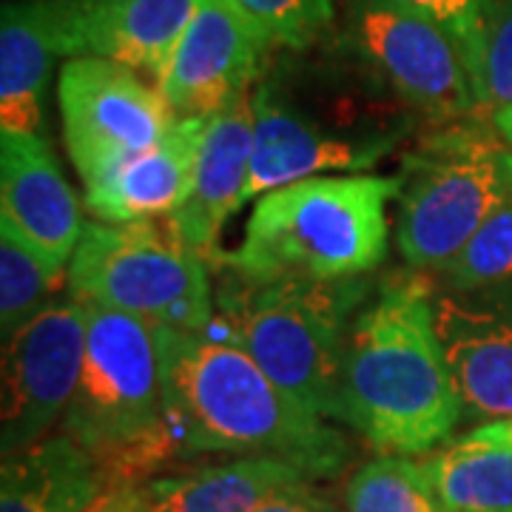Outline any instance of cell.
Here are the masks:
<instances>
[{
    "mask_svg": "<svg viewBox=\"0 0 512 512\" xmlns=\"http://www.w3.org/2000/svg\"><path fill=\"white\" fill-rule=\"evenodd\" d=\"M353 43L427 117L453 120L481 109L456 40L402 0H362L353 18Z\"/></svg>",
    "mask_w": 512,
    "mask_h": 512,
    "instance_id": "30bf717a",
    "label": "cell"
},
{
    "mask_svg": "<svg viewBox=\"0 0 512 512\" xmlns=\"http://www.w3.org/2000/svg\"><path fill=\"white\" fill-rule=\"evenodd\" d=\"M200 0H52L60 57H103L134 72L165 69Z\"/></svg>",
    "mask_w": 512,
    "mask_h": 512,
    "instance_id": "4fadbf2b",
    "label": "cell"
},
{
    "mask_svg": "<svg viewBox=\"0 0 512 512\" xmlns=\"http://www.w3.org/2000/svg\"><path fill=\"white\" fill-rule=\"evenodd\" d=\"M305 476L291 461L245 456L146 484L151 512H254L276 487Z\"/></svg>",
    "mask_w": 512,
    "mask_h": 512,
    "instance_id": "ffe728a7",
    "label": "cell"
},
{
    "mask_svg": "<svg viewBox=\"0 0 512 512\" xmlns=\"http://www.w3.org/2000/svg\"><path fill=\"white\" fill-rule=\"evenodd\" d=\"M510 197L512 146L498 131H441L407 160L399 254L413 268H444Z\"/></svg>",
    "mask_w": 512,
    "mask_h": 512,
    "instance_id": "52a82bcc",
    "label": "cell"
},
{
    "mask_svg": "<svg viewBox=\"0 0 512 512\" xmlns=\"http://www.w3.org/2000/svg\"><path fill=\"white\" fill-rule=\"evenodd\" d=\"M63 143L92 185L154 148L180 120L140 72L103 57H69L57 80Z\"/></svg>",
    "mask_w": 512,
    "mask_h": 512,
    "instance_id": "ba28073f",
    "label": "cell"
},
{
    "mask_svg": "<svg viewBox=\"0 0 512 512\" xmlns=\"http://www.w3.org/2000/svg\"><path fill=\"white\" fill-rule=\"evenodd\" d=\"M63 271L46 256L35 251L12 228V222L0 220V330L9 339L23 328L35 313H40L52 299Z\"/></svg>",
    "mask_w": 512,
    "mask_h": 512,
    "instance_id": "603a6c76",
    "label": "cell"
},
{
    "mask_svg": "<svg viewBox=\"0 0 512 512\" xmlns=\"http://www.w3.org/2000/svg\"><path fill=\"white\" fill-rule=\"evenodd\" d=\"M69 291L148 322L151 328L208 330L214 291L202 254L165 222H92L69 262Z\"/></svg>",
    "mask_w": 512,
    "mask_h": 512,
    "instance_id": "8992f818",
    "label": "cell"
},
{
    "mask_svg": "<svg viewBox=\"0 0 512 512\" xmlns=\"http://www.w3.org/2000/svg\"><path fill=\"white\" fill-rule=\"evenodd\" d=\"M478 430H481V433H484L487 439L501 441V444L512 447V416H507V419L487 421V424H481Z\"/></svg>",
    "mask_w": 512,
    "mask_h": 512,
    "instance_id": "f546056e",
    "label": "cell"
},
{
    "mask_svg": "<svg viewBox=\"0 0 512 512\" xmlns=\"http://www.w3.org/2000/svg\"><path fill=\"white\" fill-rule=\"evenodd\" d=\"M154 342L165 433L177 456H271L311 478L330 476L345 464V439L225 336L211 328H154Z\"/></svg>",
    "mask_w": 512,
    "mask_h": 512,
    "instance_id": "6da1fadb",
    "label": "cell"
},
{
    "mask_svg": "<svg viewBox=\"0 0 512 512\" xmlns=\"http://www.w3.org/2000/svg\"><path fill=\"white\" fill-rule=\"evenodd\" d=\"M399 143V134H328L291 109L271 86L254 92V163L245 205L282 185L325 174H359Z\"/></svg>",
    "mask_w": 512,
    "mask_h": 512,
    "instance_id": "7c38bea8",
    "label": "cell"
},
{
    "mask_svg": "<svg viewBox=\"0 0 512 512\" xmlns=\"http://www.w3.org/2000/svg\"><path fill=\"white\" fill-rule=\"evenodd\" d=\"M57 52L52 0H15L0 18V131L46 137V89Z\"/></svg>",
    "mask_w": 512,
    "mask_h": 512,
    "instance_id": "ac0fdd59",
    "label": "cell"
},
{
    "mask_svg": "<svg viewBox=\"0 0 512 512\" xmlns=\"http://www.w3.org/2000/svg\"><path fill=\"white\" fill-rule=\"evenodd\" d=\"M404 6L416 9L430 20H436L447 35L456 40L461 57L470 69L481 103V72H484V37L487 20L495 0H402Z\"/></svg>",
    "mask_w": 512,
    "mask_h": 512,
    "instance_id": "484cf974",
    "label": "cell"
},
{
    "mask_svg": "<svg viewBox=\"0 0 512 512\" xmlns=\"http://www.w3.org/2000/svg\"><path fill=\"white\" fill-rule=\"evenodd\" d=\"M254 163V92L208 117L197 177L188 200L168 214V225L188 248L211 254L222 225L245 205Z\"/></svg>",
    "mask_w": 512,
    "mask_h": 512,
    "instance_id": "9a60e30c",
    "label": "cell"
},
{
    "mask_svg": "<svg viewBox=\"0 0 512 512\" xmlns=\"http://www.w3.org/2000/svg\"><path fill=\"white\" fill-rule=\"evenodd\" d=\"M433 319L464 413L512 416V319L456 293H433Z\"/></svg>",
    "mask_w": 512,
    "mask_h": 512,
    "instance_id": "2e32d148",
    "label": "cell"
},
{
    "mask_svg": "<svg viewBox=\"0 0 512 512\" xmlns=\"http://www.w3.org/2000/svg\"><path fill=\"white\" fill-rule=\"evenodd\" d=\"M205 128L208 117H180L157 146L86 185V208L100 222L174 214L194 188Z\"/></svg>",
    "mask_w": 512,
    "mask_h": 512,
    "instance_id": "e0dca14e",
    "label": "cell"
},
{
    "mask_svg": "<svg viewBox=\"0 0 512 512\" xmlns=\"http://www.w3.org/2000/svg\"><path fill=\"white\" fill-rule=\"evenodd\" d=\"M441 274L458 293L512 279V197L441 268Z\"/></svg>",
    "mask_w": 512,
    "mask_h": 512,
    "instance_id": "cb8c5ba5",
    "label": "cell"
},
{
    "mask_svg": "<svg viewBox=\"0 0 512 512\" xmlns=\"http://www.w3.org/2000/svg\"><path fill=\"white\" fill-rule=\"evenodd\" d=\"M447 512H512V447L481 430L427 458Z\"/></svg>",
    "mask_w": 512,
    "mask_h": 512,
    "instance_id": "44dd1931",
    "label": "cell"
},
{
    "mask_svg": "<svg viewBox=\"0 0 512 512\" xmlns=\"http://www.w3.org/2000/svg\"><path fill=\"white\" fill-rule=\"evenodd\" d=\"M367 282L245 276L225 268L211 330L245 350L288 396L319 419H339L353 311Z\"/></svg>",
    "mask_w": 512,
    "mask_h": 512,
    "instance_id": "3957f363",
    "label": "cell"
},
{
    "mask_svg": "<svg viewBox=\"0 0 512 512\" xmlns=\"http://www.w3.org/2000/svg\"><path fill=\"white\" fill-rule=\"evenodd\" d=\"M348 512H447L427 461L382 456L359 467L345 493Z\"/></svg>",
    "mask_w": 512,
    "mask_h": 512,
    "instance_id": "7402d4cb",
    "label": "cell"
},
{
    "mask_svg": "<svg viewBox=\"0 0 512 512\" xmlns=\"http://www.w3.org/2000/svg\"><path fill=\"white\" fill-rule=\"evenodd\" d=\"M86 305V359L63 433L89 450L106 490L134 484L177 456L165 433L154 328L123 311Z\"/></svg>",
    "mask_w": 512,
    "mask_h": 512,
    "instance_id": "5b68a950",
    "label": "cell"
},
{
    "mask_svg": "<svg viewBox=\"0 0 512 512\" xmlns=\"http://www.w3.org/2000/svg\"><path fill=\"white\" fill-rule=\"evenodd\" d=\"M493 126L495 131L507 140L512 146V109H504V111H498V114H493Z\"/></svg>",
    "mask_w": 512,
    "mask_h": 512,
    "instance_id": "4dcf8cb0",
    "label": "cell"
},
{
    "mask_svg": "<svg viewBox=\"0 0 512 512\" xmlns=\"http://www.w3.org/2000/svg\"><path fill=\"white\" fill-rule=\"evenodd\" d=\"M86 359V305L52 299L3 339L0 450L15 456L49 436L72 404Z\"/></svg>",
    "mask_w": 512,
    "mask_h": 512,
    "instance_id": "9c48e42d",
    "label": "cell"
},
{
    "mask_svg": "<svg viewBox=\"0 0 512 512\" xmlns=\"http://www.w3.org/2000/svg\"><path fill=\"white\" fill-rule=\"evenodd\" d=\"M103 493L97 461L66 433L3 458L0 512H89Z\"/></svg>",
    "mask_w": 512,
    "mask_h": 512,
    "instance_id": "d6986e66",
    "label": "cell"
},
{
    "mask_svg": "<svg viewBox=\"0 0 512 512\" xmlns=\"http://www.w3.org/2000/svg\"><path fill=\"white\" fill-rule=\"evenodd\" d=\"M265 49H302L328 26L333 0H231Z\"/></svg>",
    "mask_w": 512,
    "mask_h": 512,
    "instance_id": "d4e9b609",
    "label": "cell"
},
{
    "mask_svg": "<svg viewBox=\"0 0 512 512\" xmlns=\"http://www.w3.org/2000/svg\"><path fill=\"white\" fill-rule=\"evenodd\" d=\"M461 416L430 285L421 276L387 279L350 328L339 421L382 453L419 456L450 439Z\"/></svg>",
    "mask_w": 512,
    "mask_h": 512,
    "instance_id": "7a4b0ae2",
    "label": "cell"
},
{
    "mask_svg": "<svg viewBox=\"0 0 512 512\" xmlns=\"http://www.w3.org/2000/svg\"><path fill=\"white\" fill-rule=\"evenodd\" d=\"M254 512H339L328 495L313 490L308 478H296L276 487Z\"/></svg>",
    "mask_w": 512,
    "mask_h": 512,
    "instance_id": "83f0119b",
    "label": "cell"
},
{
    "mask_svg": "<svg viewBox=\"0 0 512 512\" xmlns=\"http://www.w3.org/2000/svg\"><path fill=\"white\" fill-rule=\"evenodd\" d=\"M402 177L325 174L259 197L225 268L245 276L359 279L387 254V202Z\"/></svg>",
    "mask_w": 512,
    "mask_h": 512,
    "instance_id": "277c9868",
    "label": "cell"
},
{
    "mask_svg": "<svg viewBox=\"0 0 512 512\" xmlns=\"http://www.w3.org/2000/svg\"><path fill=\"white\" fill-rule=\"evenodd\" d=\"M481 109H512V0H495L487 20Z\"/></svg>",
    "mask_w": 512,
    "mask_h": 512,
    "instance_id": "4316f807",
    "label": "cell"
},
{
    "mask_svg": "<svg viewBox=\"0 0 512 512\" xmlns=\"http://www.w3.org/2000/svg\"><path fill=\"white\" fill-rule=\"evenodd\" d=\"M0 220L12 222L57 271H69L86 225L46 137L0 131Z\"/></svg>",
    "mask_w": 512,
    "mask_h": 512,
    "instance_id": "5bb4252c",
    "label": "cell"
},
{
    "mask_svg": "<svg viewBox=\"0 0 512 512\" xmlns=\"http://www.w3.org/2000/svg\"><path fill=\"white\" fill-rule=\"evenodd\" d=\"M89 512H151V501H148L146 487L123 484V487L106 490Z\"/></svg>",
    "mask_w": 512,
    "mask_h": 512,
    "instance_id": "f1b7e54d",
    "label": "cell"
},
{
    "mask_svg": "<svg viewBox=\"0 0 512 512\" xmlns=\"http://www.w3.org/2000/svg\"><path fill=\"white\" fill-rule=\"evenodd\" d=\"M262 52V40L231 0H200L157 77V89L177 117H214L251 92Z\"/></svg>",
    "mask_w": 512,
    "mask_h": 512,
    "instance_id": "8fae6325",
    "label": "cell"
}]
</instances>
